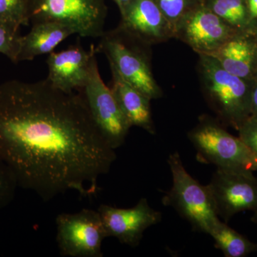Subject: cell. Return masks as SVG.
Segmentation results:
<instances>
[{
    "label": "cell",
    "mask_w": 257,
    "mask_h": 257,
    "mask_svg": "<svg viewBox=\"0 0 257 257\" xmlns=\"http://www.w3.org/2000/svg\"><path fill=\"white\" fill-rule=\"evenodd\" d=\"M82 94L47 79L0 84V158L19 187L50 202L68 191L91 198L116 159Z\"/></svg>",
    "instance_id": "obj_1"
},
{
    "label": "cell",
    "mask_w": 257,
    "mask_h": 257,
    "mask_svg": "<svg viewBox=\"0 0 257 257\" xmlns=\"http://www.w3.org/2000/svg\"><path fill=\"white\" fill-rule=\"evenodd\" d=\"M203 95L221 124L239 130L249 117L251 82L229 73L211 56L199 55Z\"/></svg>",
    "instance_id": "obj_2"
},
{
    "label": "cell",
    "mask_w": 257,
    "mask_h": 257,
    "mask_svg": "<svg viewBox=\"0 0 257 257\" xmlns=\"http://www.w3.org/2000/svg\"><path fill=\"white\" fill-rule=\"evenodd\" d=\"M100 38L96 52L106 55L110 67H114L126 82L151 100L162 97L163 92L152 74L149 45L119 26L104 32Z\"/></svg>",
    "instance_id": "obj_3"
},
{
    "label": "cell",
    "mask_w": 257,
    "mask_h": 257,
    "mask_svg": "<svg viewBox=\"0 0 257 257\" xmlns=\"http://www.w3.org/2000/svg\"><path fill=\"white\" fill-rule=\"evenodd\" d=\"M172 175V187L163 198V204L178 212L198 232L209 234L220 221L208 186L189 175L177 152L168 158Z\"/></svg>",
    "instance_id": "obj_4"
},
{
    "label": "cell",
    "mask_w": 257,
    "mask_h": 257,
    "mask_svg": "<svg viewBox=\"0 0 257 257\" xmlns=\"http://www.w3.org/2000/svg\"><path fill=\"white\" fill-rule=\"evenodd\" d=\"M188 138L200 162L224 170L257 171V157L239 137L228 133L217 120L202 116Z\"/></svg>",
    "instance_id": "obj_5"
},
{
    "label": "cell",
    "mask_w": 257,
    "mask_h": 257,
    "mask_svg": "<svg viewBox=\"0 0 257 257\" xmlns=\"http://www.w3.org/2000/svg\"><path fill=\"white\" fill-rule=\"evenodd\" d=\"M107 8L104 0H28L30 23H58L84 37L104 33Z\"/></svg>",
    "instance_id": "obj_6"
},
{
    "label": "cell",
    "mask_w": 257,
    "mask_h": 257,
    "mask_svg": "<svg viewBox=\"0 0 257 257\" xmlns=\"http://www.w3.org/2000/svg\"><path fill=\"white\" fill-rule=\"evenodd\" d=\"M80 91L94 122L109 146L114 150L122 146L132 126L111 88L101 79L96 57L87 82Z\"/></svg>",
    "instance_id": "obj_7"
},
{
    "label": "cell",
    "mask_w": 257,
    "mask_h": 257,
    "mask_svg": "<svg viewBox=\"0 0 257 257\" xmlns=\"http://www.w3.org/2000/svg\"><path fill=\"white\" fill-rule=\"evenodd\" d=\"M57 246L62 256L102 257V242L107 238L99 211L84 209L62 213L56 218Z\"/></svg>",
    "instance_id": "obj_8"
},
{
    "label": "cell",
    "mask_w": 257,
    "mask_h": 257,
    "mask_svg": "<svg viewBox=\"0 0 257 257\" xmlns=\"http://www.w3.org/2000/svg\"><path fill=\"white\" fill-rule=\"evenodd\" d=\"M207 186L224 222L241 211L257 210V178L251 171L217 168Z\"/></svg>",
    "instance_id": "obj_9"
},
{
    "label": "cell",
    "mask_w": 257,
    "mask_h": 257,
    "mask_svg": "<svg viewBox=\"0 0 257 257\" xmlns=\"http://www.w3.org/2000/svg\"><path fill=\"white\" fill-rule=\"evenodd\" d=\"M237 31L202 5L181 21L175 38L187 44L198 55H210Z\"/></svg>",
    "instance_id": "obj_10"
},
{
    "label": "cell",
    "mask_w": 257,
    "mask_h": 257,
    "mask_svg": "<svg viewBox=\"0 0 257 257\" xmlns=\"http://www.w3.org/2000/svg\"><path fill=\"white\" fill-rule=\"evenodd\" d=\"M107 237L136 247L143 239L145 230L160 223L162 213L150 207L146 198H142L134 207L117 208L101 204L97 209Z\"/></svg>",
    "instance_id": "obj_11"
},
{
    "label": "cell",
    "mask_w": 257,
    "mask_h": 257,
    "mask_svg": "<svg viewBox=\"0 0 257 257\" xmlns=\"http://www.w3.org/2000/svg\"><path fill=\"white\" fill-rule=\"evenodd\" d=\"M96 53L94 45L86 51L79 43L61 52H52L47 60V80L64 92L80 90L89 78Z\"/></svg>",
    "instance_id": "obj_12"
},
{
    "label": "cell",
    "mask_w": 257,
    "mask_h": 257,
    "mask_svg": "<svg viewBox=\"0 0 257 257\" xmlns=\"http://www.w3.org/2000/svg\"><path fill=\"white\" fill-rule=\"evenodd\" d=\"M121 16L119 28L149 46L175 37L156 0H135Z\"/></svg>",
    "instance_id": "obj_13"
},
{
    "label": "cell",
    "mask_w": 257,
    "mask_h": 257,
    "mask_svg": "<svg viewBox=\"0 0 257 257\" xmlns=\"http://www.w3.org/2000/svg\"><path fill=\"white\" fill-rule=\"evenodd\" d=\"M255 29L239 30L210 55L229 73L251 82L257 75Z\"/></svg>",
    "instance_id": "obj_14"
},
{
    "label": "cell",
    "mask_w": 257,
    "mask_h": 257,
    "mask_svg": "<svg viewBox=\"0 0 257 257\" xmlns=\"http://www.w3.org/2000/svg\"><path fill=\"white\" fill-rule=\"evenodd\" d=\"M112 80L111 89L121 110L132 126H138L155 135L151 99L124 80L114 67H110Z\"/></svg>",
    "instance_id": "obj_15"
},
{
    "label": "cell",
    "mask_w": 257,
    "mask_h": 257,
    "mask_svg": "<svg viewBox=\"0 0 257 257\" xmlns=\"http://www.w3.org/2000/svg\"><path fill=\"white\" fill-rule=\"evenodd\" d=\"M74 34L72 28L63 24H33L29 33L21 37L18 62L32 61L38 56L52 53L61 42Z\"/></svg>",
    "instance_id": "obj_16"
},
{
    "label": "cell",
    "mask_w": 257,
    "mask_h": 257,
    "mask_svg": "<svg viewBox=\"0 0 257 257\" xmlns=\"http://www.w3.org/2000/svg\"><path fill=\"white\" fill-rule=\"evenodd\" d=\"M209 235L214 240L215 247L224 256L245 257L257 251L256 243L230 227L224 221H219Z\"/></svg>",
    "instance_id": "obj_17"
},
{
    "label": "cell",
    "mask_w": 257,
    "mask_h": 257,
    "mask_svg": "<svg viewBox=\"0 0 257 257\" xmlns=\"http://www.w3.org/2000/svg\"><path fill=\"white\" fill-rule=\"evenodd\" d=\"M204 5L235 30L239 31L256 26L257 23L250 20L243 0H209Z\"/></svg>",
    "instance_id": "obj_18"
},
{
    "label": "cell",
    "mask_w": 257,
    "mask_h": 257,
    "mask_svg": "<svg viewBox=\"0 0 257 257\" xmlns=\"http://www.w3.org/2000/svg\"><path fill=\"white\" fill-rule=\"evenodd\" d=\"M196 1L197 0H156L160 10L173 29L174 34L181 21L191 12L202 5L197 4Z\"/></svg>",
    "instance_id": "obj_19"
},
{
    "label": "cell",
    "mask_w": 257,
    "mask_h": 257,
    "mask_svg": "<svg viewBox=\"0 0 257 257\" xmlns=\"http://www.w3.org/2000/svg\"><path fill=\"white\" fill-rule=\"evenodd\" d=\"M20 27L0 20V53L18 64L21 35Z\"/></svg>",
    "instance_id": "obj_20"
},
{
    "label": "cell",
    "mask_w": 257,
    "mask_h": 257,
    "mask_svg": "<svg viewBox=\"0 0 257 257\" xmlns=\"http://www.w3.org/2000/svg\"><path fill=\"white\" fill-rule=\"evenodd\" d=\"M0 20L18 27L28 25V0H0Z\"/></svg>",
    "instance_id": "obj_21"
},
{
    "label": "cell",
    "mask_w": 257,
    "mask_h": 257,
    "mask_svg": "<svg viewBox=\"0 0 257 257\" xmlns=\"http://www.w3.org/2000/svg\"><path fill=\"white\" fill-rule=\"evenodd\" d=\"M18 187V181L13 171L0 158V210L13 202Z\"/></svg>",
    "instance_id": "obj_22"
},
{
    "label": "cell",
    "mask_w": 257,
    "mask_h": 257,
    "mask_svg": "<svg viewBox=\"0 0 257 257\" xmlns=\"http://www.w3.org/2000/svg\"><path fill=\"white\" fill-rule=\"evenodd\" d=\"M238 132L239 138L257 157V117L249 116Z\"/></svg>",
    "instance_id": "obj_23"
},
{
    "label": "cell",
    "mask_w": 257,
    "mask_h": 257,
    "mask_svg": "<svg viewBox=\"0 0 257 257\" xmlns=\"http://www.w3.org/2000/svg\"><path fill=\"white\" fill-rule=\"evenodd\" d=\"M250 116L257 117V75L251 81V99H250Z\"/></svg>",
    "instance_id": "obj_24"
},
{
    "label": "cell",
    "mask_w": 257,
    "mask_h": 257,
    "mask_svg": "<svg viewBox=\"0 0 257 257\" xmlns=\"http://www.w3.org/2000/svg\"><path fill=\"white\" fill-rule=\"evenodd\" d=\"M248 16L252 23H257V0H247Z\"/></svg>",
    "instance_id": "obj_25"
},
{
    "label": "cell",
    "mask_w": 257,
    "mask_h": 257,
    "mask_svg": "<svg viewBox=\"0 0 257 257\" xmlns=\"http://www.w3.org/2000/svg\"><path fill=\"white\" fill-rule=\"evenodd\" d=\"M113 1H114L118 5L120 13H121V15H122L128 9V7L133 4L135 0H113Z\"/></svg>",
    "instance_id": "obj_26"
},
{
    "label": "cell",
    "mask_w": 257,
    "mask_h": 257,
    "mask_svg": "<svg viewBox=\"0 0 257 257\" xmlns=\"http://www.w3.org/2000/svg\"><path fill=\"white\" fill-rule=\"evenodd\" d=\"M253 214L251 218V221L257 224V210L253 211Z\"/></svg>",
    "instance_id": "obj_27"
},
{
    "label": "cell",
    "mask_w": 257,
    "mask_h": 257,
    "mask_svg": "<svg viewBox=\"0 0 257 257\" xmlns=\"http://www.w3.org/2000/svg\"><path fill=\"white\" fill-rule=\"evenodd\" d=\"M255 35H256V43H257V24H256V29H255Z\"/></svg>",
    "instance_id": "obj_28"
}]
</instances>
